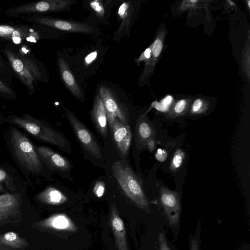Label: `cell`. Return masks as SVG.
Wrapping results in <instances>:
<instances>
[{"mask_svg": "<svg viewBox=\"0 0 250 250\" xmlns=\"http://www.w3.org/2000/svg\"><path fill=\"white\" fill-rule=\"evenodd\" d=\"M15 77L24 86L30 95L36 92L39 82L48 81V75L43 63L33 54L30 45L6 44L1 49Z\"/></svg>", "mask_w": 250, "mask_h": 250, "instance_id": "cell-1", "label": "cell"}, {"mask_svg": "<svg viewBox=\"0 0 250 250\" xmlns=\"http://www.w3.org/2000/svg\"><path fill=\"white\" fill-rule=\"evenodd\" d=\"M4 136L12 157L26 179L28 175H42L45 165L27 136L13 125L4 132Z\"/></svg>", "mask_w": 250, "mask_h": 250, "instance_id": "cell-2", "label": "cell"}, {"mask_svg": "<svg viewBox=\"0 0 250 250\" xmlns=\"http://www.w3.org/2000/svg\"><path fill=\"white\" fill-rule=\"evenodd\" d=\"M4 122L21 128L37 139L69 152L68 142L64 135L43 120L24 113L21 116L10 115L4 118Z\"/></svg>", "mask_w": 250, "mask_h": 250, "instance_id": "cell-3", "label": "cell"}, {"mask_svg": "<svg viewBox=\"0 0 250 250\" xmlns=\"http://www.w3.org/2000/svg\"><path fill=\"white\" fill-rule=\"evenodd\" d=\"M111 170L126 196L138 208L149 211L148 201L142 182L132 169L123 162L116 161L112 164Z\"/></svg>", "mask_w": 250, "mask_h": 250, "instance_id": "cell-4", "label": "cell"}, {"mask_svg": "<svg viewBox=\"0 0 250 250\" xmlns=\"http://www.w3.org/2000/svg\"><path fill=\"white\" fill-rule=\"evenodd\" d=\"M51 29L36 24L4 23L0 22V39L20 45H31L52 37Z\"/></svg>", "mask_w": 250, "mask_h": 250, "instance_id": "cell-5", "label": "cell"}, {"mask_svg": "<svg viewBox=\"0 0 250 250\" xmlns=\"http://www.w3.org/2000/svg\"><path fill=\"white\" fill-rule=\"evenodd\" d=\"M73 4L69 0H42L24 3L4 10L5 16L11 18L31 15H42L67 9Z\"/></svg>", "mask_w": 250, "mask_h": 250, "instance_id": "cell-6", "label": "cell"}, {"mask_svg": "<svg viewBox=\"0 0 250 250\" xmlns=\"http://www.w3.org/2000/svg\"><path fill=\"white\" fill-rule=\"evenodd\" d=\"M64 109L65 116L81 145L92 156L99 159H102L101 149L91 132L71 111L67 108Z\"/></svg>", "mask_w": 250, "mask_h": 250, "instance_id": "cell-7", "label": "cell"}, {"mask_svg": "<svg viewBox=\"0 0 250 250\" xmlns=\"http://www.w3.org/2000/svg\"><path fill=\"white\" fill-rule=\"evenodd\" d=\"M22 19L31 23L62 31L84 34H91L93 32L92 27L86 23L62 20L43 15L27 16L23 17Z\"/></svg>", "mask_w": 250, "mask_h": 250, "instance_id": "cell-8", "label": "cell"}, {"mask_svg": "<svg viewBox=\"0 0 250 250\" xmlns=\"http://www.w3.org/2000/svg\"><path fill=\"white\" fill-rule=\"evenodd\" d=\"M159 199L168 224L171 229H175L181 218V203L178 193L161 186Z\"/></svg>", "mask_w": 250, "mask_h": 250, "instance_id": "cell-9", "label": "cell"}, {"mask_svg": "<svg viewBox=\"0 0 250 250\" xmlns=\"http://www.w3.org/2000/svg\"><path fill=\"white\" fill-rule=\"evenodd\" d=\"M98 94L103 101L110 127L117 118L127 124L125 111L113 91L105 85H101Z\"/></svg>", "mask_w": 250, "mask_h": 250, "instance_id": "cell-10", "label": "cell"}, {"mask_svg": "<svg viewBox=\"0 0 250 250\" xmlns=\"http://www.w3.org/2000/svg\"><path fill=\"white\" fill-rule=\"evenodd\" d=\"M32 226L42 231L51 232H75L77 226L72 219L64 213H57L34 223Z\"/></svg>", "mask_w": 250, "mask_h": 250, "instance_id": "cell-11", "label": "cell"}, {"mask_svg": "<svg viewBox=\"0 0 250 250\" xmlns=\"http://www.w3.org/2000/svg\"><path fill=\"white\" fill-rule=\"evenodd\" d=\"M27 185L11 166L0 165V192L17 193L26 190Z\"/></svg>", "mask_w": 250, "mask_h": 250, "instance_id": "cell-12", "label": "cell"}, {"mask_svg": "<svg viewBox=\"0 0 250 250\" xmlns=\"http://www.w3.org/2000/svg\"><path fill=\"white\" fill-rule=\"evenodd\" d=\"M26 190L17 193H5L0 195V214L20 219L21 206Z\"/></svg>", "mask_w": 250, "mask_h": 250, "instance_id": "cell-13", "label": "cell"}, {"mask_svg": "<svg viewBox=\"0 0 250 250\" xmlns=\"http://www.w3.org/2000/svg\"><path fill=\"white\" fill-rule=\"evenodd\" d=\"M110 128L117 149L122 155L125 156L128 152L132 140L130 126L117 118L113 121Z\"/></svg>", "mask_w": 250, "mask_h": 250, "instance_id": "cell-14", "label": "cell"}, {"mask_svg": "<svg viewBox=\"0 0 250 250\" xmlns=\"http://www.w3.org/2000/svg\"><path fill=\"white\" fill-rule=\"evenodd\" d=\"M35 148L41 159L48 168L61 171H66L71 168L69 162L50 148L44 146H35Z\"/></svg>", "mask_w": 250, "mask_h": 250, "instance_id": "cell-15", "label": "cell"}, {"mask_svg": "<svg viewBox=\"0 0 250 250\" xmlns=\"http://www.w3.org/2000/svg\"><path fill=\"white\" fill-rule=\"evenodd\" d=\"M109 222L113 233L115 245L117 250H129L126 240L124 223L114 203L111 205Z\"/></svg>", "mask_w": 250, "mask_h": 250, "instance_id": "cell-16", "label": "cell"}, {"mask_svg": "<svg viewBox=\"0 0 250 250\" xmlns=\"http://www.w3.org/2000/svg\"><path fill=\"white\" fill-rule=\"evenodd\" d=\"M166 31L161 30L151 45V54L150 58L146 62L145 67L141 77V83L146 82L150 77L163 47V41Z\"/></svg>", "mask_w": 250, "mask_h": 250, "instance_id": "cell-17", "label": "cell"}, {"mask_svg": "<svg viewBox=\"0 0 250 250\" xmlns=\"http://www.w3.org/2000/svg\"><path fill=\"white\" fill-rule=\"evenodd\" d=\"M57 60L60 75L65 86L76 98L83 101V97L82 91L67 62L61 56H58Z\"/></svg>", "mask_w": 250, "mask_h": 250, "instance_id": "cell-18", "label": "cell"}, {"mask_svg": "<svg viewBox=\"0 0 250 250\" xmlns=\"http://www.w3.org/2000/svg\"><path fill=\"white\" fill-rule=\"evenodd\" d=\"M91 115L97 129L105 138L107 133V118L103 101L98 93L93 104Z\"/></svg>", "mask_w": 250, "mask_h": 250, "instance_id": "cell-19", "label": "cell"}, {"mask_svg": "<svg viewBox=\"0 0 250 250\" xmlns=\"http://www.w3.org/2000/svg\"><path fill=\"white\" fill-rule=\"evenodd\" d=\"M35 200L49 205H59L67 201V197L59 189L52 186L47 187L37 194Z\"/></svg>", "mask_w": 250, "mask_h": 250, "instance_id": "cell-20", "label": "cell"}, {"mask_svg": "<svg viewBox=\"0 0 250 250\" xmlns=\"http://www.w3.org/2000/svg\"><path fill=\"white\" fill-rule=\"evenodd\" d=\"M0 246L12 250H24L29 246L25 238L14 231L0 234Z\"/></svg>", "mask_w": 250, "mask_h": 250, "instance_id": "cell-21", "label": "cell"}, {"mask_svg": "<svg viewBox=\"0 0 250 250\" xmlns=\"http://www.w3.org/2000/svg\"><path fill=\"white\" fill-rule=\"evenodd\" d=\"M134 12L133 7L130 1L123 2L118 10V15L121 20V24L117 33H120L124 30L129 31L131 16Z\"/></svg>", "mask_w": 250, "mask_h": 250, "instance_id": "cell-22", "label": "cell"}, {"mask_svg": "<svg viewBox=\"0 0 250 250\" xmlns=\"http://www.w3.org/2000/svg\"><path fill=\"white\" fill-rule=\"evenodd\" d=\"M137 132L139 141L146 144L150 139L153 138L155 133L153 127L145 120H141L138 123Z\"/></svg>", "mask_w": 250, "mask_h": 250, "instance_id": "cell-23", "label": "cell"}, {"mask_svg": "<svg viewBox=\"0 0 250 250\" xmlns=\"http://www.w3.org/2000/svg\"><path fill=\"white\" fill-rule=\"evenodd\" d=\"M0 96L10 100H16L18 98V95L10 82L1 77H0Z\"/></svg>", "mask_w": 250, "mask_h": 250, "instance_id": "cell-24", "label": "cell"}, {"mask_svg": "<svg viewBox=\"0 0 250 250\" xmlns=\"http://www.w3.org/2000/svg\"><path fill=\"white\" fill-rule=\"evenodd\" d=\"M188 107V101L185 99L180 100L175 104L167 115V117L170 119H174L184 116L186 114Z\"/></svg>", "mask_w": 250, "mask_h": 250, "instance_id": "cell-25", "label": "cell"}, {"mask_svg": "<svg viewBox=\"0 0 250 250\" xmlns=\"http://www.w3.org/2000/svg\"><path fill=\"white\" fill-rule=\"evenodd\" d=\"M185 158V152L181 149L177 148L174 152L170 163L171 171L175 172L180 168Z\"/></svg>", "mask_w": 250, "mask_h": 250, "instance_id": "cell-26", "label": "cell"}, {"mask_svg": "<svg viewBox=\"0 0 250 250\" xmlns=\"http://www.w3.org/2000/svg\"><path fill=\"white\" fill-rule=\"evenodd\" d=\"M0 77L10 82L15 77L14 73L9 64L0 53Z\"/></svg>", "mask_w": 250, "mask_h": 250, "instance_id": "cell-27", "label": "cell"}, {"mask_svg": "<svg viewBox=\"0 0 250 250\" xmlns=\"http://www.w3.org/2000/svg\"><path fill=\"white\" fill-rule=\"evenodd\" d=\"M103 0H92L89 3L90 7L95 12L96 15L101 19H103L106 13L107 3H104Z\"/></svg>", "mask_w": 250, "mask_h": 250, "instance_id": "cell-28", "label": "cell"}, {"mask_svg": "<svg viewBox=\"0 0 250 250\" xmlns=\"http://www.w3.org/2000/svg\"><path fill=\"white\" fill-rule=\"evenodd\" d=\"M208 108V103L201 99H197L193 103L190 112L192 114H202Z\"/></svg>", "mask_w": 250, "mask_h": 250, "instance_id": "cell-29", "label": "cell"}, {"mask_svg": "<svg viewBox=\"0 0 250 250\" xmlns=\"http://www.w3.org/2000/svg\"><path fill=\"white\" fill-rule=\"evenodd\" d=\"M159 250H171L163 232H160L158 236Z\"/></svg>", "mask_w": 250, "mask_h": 250, "instance_id": "cell-30", "label": "cell"}, {"mask_svg": "<svg viewBox=\"0 0 250 250\" xmlns=\"http://www.w3.org/2000/svg\"><path fill=\"white\" fill-rule=\"evenodd\" d=\"M105 186L103 182L98 181L96 182L93 188V192L98 197H101L104 194Z\"/></svg>", "mask_w": 250, "mask_h": 250, "instance_id": "cell-31", "label": "cell"}, {"mask_svg": "<svg viewBox=\"0 0 250 250\" xmlns=\"http://www.w3.org/2000/svg\"><path fill=\"white\" fill-rule=\"evenodd\" d=\"M20 222V220L0 214V226L7 224H17Z\"/></svg>", "mask_w": 250, "mask_h": 250, "instance_id": "cell-32", "label": "cell"}, {"mask_svg": "<svg viewBox=\"0 0 250 250\" xmlns=\"http://www.w3.org/2000/svg\"><path fill=\"white\" fill-rule=\"evenodd\" d=\"M151 54V45L146 49L140 56V57L136 60L137 63H140L141 61H147L150 57Z\"/></svg>", "mask_w": 250, "mask_h": 250, "instance_id": "cell-33", "label": "cell"}, {"mask_svg": "<svg viewBox=\"0 0 250 250\" xmlns=\"http://www.w3.org/2000/svg\"><path fill=\"white\" fill-rule=\"evenodd\" d=\"M155 158L160 162L165 161L167 157V151L162 148H158L155 154Z\"/></svg>", "mask_w": 250, "mask_h": 250, "instance_id": "cell-34", "label": "cell"}, {"mask_svg": "<svg viewBox=\"0 0 250 250\" xmlns=\"http://www.w3.org/2000/svg\"><path fill=\"white\" fill-rule=\"evenodd\" d=\"M189 250H200L199 238L196 236H191L189 242Z\"/></svg>", "mask_w": 250, "mask_h": 250, "instance_id": "cell-35", "label": "cell"}, {"mask_svg": "<svg viewBox=\"0 0 250 250\" xmlns=\"http://www.w3.org/2000/svg\"><path fill=\"white\" fill-rule=\"evenodd\" d=\"M97 56V52L96 51H93L88 54L85 58L84 61L87 64L91 63L94 61Z\"/></svg>", "mask_w": 250, "mask_h": 250, "instance_id": "cell-36", "label": "cell"}, {"mask_svg": "<svg viewBox=\"0 0 250 250\" xmlns=\"http://www.w3.org/2000/svg\"><path fill=\"white\" fill-rule=\"evenodd\" d=\"M150 151H154L155 148V142L153 138L150 139L146 144Z\"/></svg>", "mask_w": 250, "mask_h": 250, "instance_id": "cell-37", "label": "cell"}, {"mask_svg": "<svg viewBox=\"0 0 250 250\" xmlns=\"http://www.w3.org/2000/svg\"><path fill=\"white\" fill-rule=\"evenodd\" d=\"M4 118L0 114V126L4 123Z\"/></svg>", "mask_w": 250, "mask_h": 250, "instance_id": "cell-38", "label": "cell"}, {"mask_svg": "<svg viewBox=\"0 0 250 250\" xmlns=\"http://www.w3.org/2000/svg\"><path fill=\"white\" fill-rule=\"evenodd\" d=\"M0 250H12L6 249L5 248H4V247L0 246Z\"/></svg>", "mask_w": 250, "mask_h": 250, "instance_id": "cell-39", "label": "cell"}]
</instances>
